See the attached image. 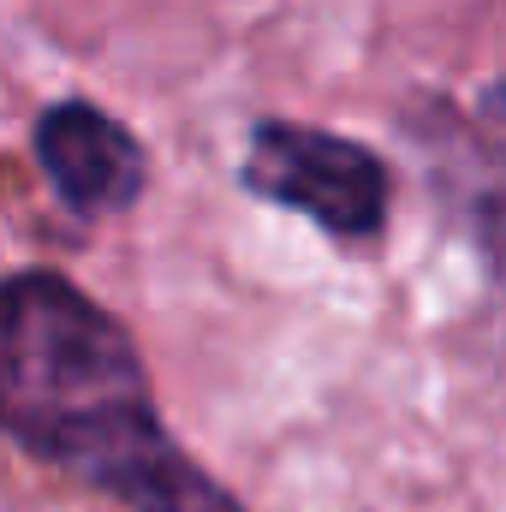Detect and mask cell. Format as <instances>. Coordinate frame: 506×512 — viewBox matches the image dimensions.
Wrapping results in <instances>:
<instances>
[{"instance_id": "cell-1", "label": "cell", "mask_w": 506, "mask_h": 512, "mask_svg": "<svg viewBox=\"0 0 506 512\" xmlns=\"http://www.w3.org/2000/svg\"><path fill=\"white\" fill-rule=\"evenodd\" d=\"M0 405L18 447L137 512H245L155 423L126 328L48 268L6 286Z\"/></svg>"}, {"instance_id": "cell-2", "label": "cell", "mask_w": 506, "mask_h": 512, "mask_svg": "<svg viewBox=\"0 0 506 512\" xmlns=\"http://www.w3.org/2000/svg\"><path fill=\"white\" fill-rule=\"evenodd\" d=\"M245 185L268 203L310 215L334 239H370L387 221L381 161L364 143L316 126H280V120L256 126L245 149Z\"/></svg>"}, {"instance_id": "cell-3", "label": "cell", "mask_w": 506, "mask_h": 512, "mask_svg": "<svg viewBox=\"0 0 506 512\" xmlns=\"http://www.w3.org/2000/svg\"><path fill=\"white\" fill-rule=\"evenodd\" d=\"M36 161L78 215H120L143 191L137 137L90 102H60L36 120Z\"/></svg>"}]
</instances>
